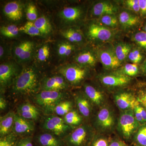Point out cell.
I'll use <instances>...</instances> for the list:
<instances>
[{
	"label": "cell",
	"mask_w": 146,
	"mask_h": 146,
	"mask_svg": "<svg viewBox=\"0 0 146 146\" xmlns=\"http://www.w3.org/2000/svg\"><path fill=\"white\" fill-rule=\"evenodd\" d=\"M138 107L139 111L141 112L144 122L146 123V109L140 103L138 104Z\"/></svg>",
	"instance_id": "obj_49"
},
{
	"label": "cell",
	"mask_w": 146,
	"mask_h": 146,
	"mask_svg": "<svg viewBox=\"0 0 146 146\" xmlns=\"http://www.w3.org/2000/svg\"><path fill=\"white\" fill-rule=\"evenodd\" d=\"M65 122L68 125L72 127L81 124L82 117L75 110H71L63 118Z\"/></svg>",
	"instance_id": "obj_36"
},
{
	"label": "cell",
	"mask_w": 146,
	"mask_h": 146,
	"mask_svg": "<svg viewBox=\"0 0 146 146\" xmlns=\"http://www.w3.org/2000/svg\"><path fill=\"white\" fill-rule=\"evenodd\" d=\"M91 146H109V144L106 138H98L92 140Z\"/></svg>",
	"instance_id": "obj_45"
},
{
	"label": "cell",
	"mask_w": 146,
	"mask_h": 146,
	"mask_svg": "<svg viewBox=\"0 0 146 146\" xmlns=\"http://www.w3.org/2000/svg\"><path fill=\"white\" fill-rule=\"evenodd\" d=\"M131 41L146 54V33L142 30L132 33L131 36Z\"/></svg>",
	"instance_id": "obj_33"
},
{
	"label": "cell",
	"mask_w": 146,
	"mask_h": 146,
	"mask_svg": "<svg viewBox=\"0 0 146 146\" xmlns=\"http://www.w3.org/2000/svg\"><path fill=\"white\" fill-rule=\"evenodd\" d=\"M3 12L9 20L14 21L21 20L23 16V6L18 1H11L5 5Z\"/></svg>",
	"instance_id": "obj_23"
},
{
	"label": "cell",
	"mask_w": 146,
	"mask_h": 146,
	"mask_svg": "<svg viewBox=\"0 0 146 146\" xmlns=\"http://www.w3.org/2000/svg\"><path fill=\"white\" fill-rule=\"evenodd\" d=\"M136 146H138V145H136Z\"/></svg>",
	"instance_id": "obj_54"
},
{
	"label": "cell",
	"mask_w": 146,
	"mask_h": 146,
	"mask_svg": "<svg viewBox=\"0 0 146 146\" xmlns=\"http://www.w3.org/2000/svg\"><path fill=\"white\" fill-rule=\"evenodd\" d=\"M136 98L139 103L146 109V82L140 84Z\"/></svg>",
	"instance_id": "obj_43"
},
{
	"label": "cell",
	"mask_w": 146,
	"mask_h": 146,
	"mask_svg": "<svg viewBox=\"0 0 146 146\" xmlns=\"http://www.w3.org/2000/svg\"><path fill=\"white\" fill-rule=\"evenodd\" d=\"M88 11L82 5L65 7L60 11L58 16L62 23L68 27H79L87 17Z\"/></svg>",
	"instance_id": "obj_7"
},
{
	"label": "cell",
	"mask_w": 146,
	"mask_h": 146,
	"mask_svg": "<svg viewBox=\"0 0 146 146\" xmlns=\"http://www.w3.org/2000/svg\"><path fill=\"white\" fill-rule=\"evenodd\" d=\"M33 100L47 115H52L55 107L65 100V91H40L35 95Z\"/></svg>",
	"instance_id": "obj_4"
},
{
	"label": "cell",
	"mask_w": 146,
	"mask_h": 146,
	"mask_svg": "<svg viewBox=\"0 0 146 146\" xmlns=\"http://www.w3.org/2000/svg\"><path fill=\"white\" fill-rule=\"evenodd\" d=\"M115 117L109 108L103 107L99 111L96 118V123L102 130H109L115 125Z\"/></svg>",
	"instance_id": "obj_20"
},
{
	"label": "cell",
	"mask_w": 146,
	"mask_h": 146,
	"mask_svg": "<svg viewBox=\"0 0 146 146\" xmlns=\"http://www.w3.org/2000/svg\"><path fill=\"white\" fill-rule=\"evenodd\" d=\"M19 31L31 36H42V34L35 26L33 22L28 21L23 26L19 28Z\"/></svg>",
	"instance_id": "obj_38"
},
{
	"label": "cell",
	"mask_w": 146,
	"mask_h": 146,
	"mask_svg": "<svg viewBox=\"0 0 146 146\" xmlns=\"http://www.w3.org/2000/svg\"><path fill=\"white\" fill-rule=\"evenodd\" d=\"M96 20L108 28L119 30V22L117 15L108 14L102 16Z\"/></svg>",
	"instance_id": "obj_32"
},
{
	"label": "cell",
	"mask_w": 146,
	"mask_h": 146,
	"mask_svg": "<svg viewBox=\"0 0 146 146\" xmlns=\"http://www.w3.org/2000/svg\"><path fill=\"white\" fill-rule=\"evenodd\" d=\"M16 113L10 111L0 118V136L1 138L11 133L14 124Z\"/></svg>",
	"instance_id": "obj_28"
},
{
	"label": "cell",
	"mask_w": 146,
	"mask_h": 146,
	"mask_svg": "<svg viewBox=\"0 0 146 146\" xmlns=\"http://www.w3.org/2000/svg\"><path fill=\"white\" fill-rule=\"evenodd\" d=\"M72 58V63L90 69H93L99 62L96 47L91 45L79 48Z\"/></svg>",
	"instance_id": "obj_9"
},
{
	"label": "cell",
	"mask_w": 146,
	"mask_h": 146,
	"mask_svg": "<svg viewBox=\"0 0 146 146\" xmlns=\"http://www.w3.org/2000/svg\"><path fill=\"white\" fill-rule=\"evenodd\" d=\"M35 127L34 121L24 119L16 113L12 132L18 137L30 136Z\"/></svg>",
	"instance_id": "obj_19"
},
{
	"label": "cell",
	"mask_w": 146,
	"mask_h": 146,
	"mask_svg": "<svg viewBox=\"0 0 146 146\" xmlns=\"http://www.w3.org/2000/svg\"><path fill=\"white\" fill-rule=\"evenodd\" d=\"M34 23L42 35L49 34L52 31L51 25L46 16L39 17L35 21Z\"/></svg>",
	"instance_id": "obj_34"
},
{
	"label": "cell",
	"mask_w": 146,
	"mask_h": 146,
	"mask_svg": "<svg viewBox=\"0 0 146 146\" xmlns=\"http://www.w3.org/2000/svg\"><path fill=\"white\" fill-rule=\"evenodd\" d=\"M26 14L29 21L34 23L38 18L37 9L35 5L33 4H29L27 7Z\"/></svg>",
	"instance_id": "obj_42"
},
{
	"label": "cell",
	"mask_w": 146,
	"mask_h": 146,
	"mask_svg": "<svg viewBox=\"0 0 146 146\" xmlns=\"http://www.w3.org/2000/svg\"><path fill=\"white\" fill-rule=\"evenodd\" d=\"M118 126L123 137L129 139L134 135L141 125L135 118L133 109H131L123 111L121 113Z\"/></svg>",
	"instance_id": "obj_10"
},
{
	"label": "cell",
	"mask_w": 146,
	"mask_h": 146,
	"mask_svg": "<svg viewBox=\"0 0 146 146\" xmlns=\"http://www.w3.org/2000/svg\"><path fill=\"white\" fill-rule=\"evenodd\" d=\"M115 71L131 78L141 75L140 65L134 63H125Z\"/></svg>",
	"instance_id": "obj_30"
},
{
	"label": "cell",
	"mask_w": 146,
	"mask_h": 146,
	"mask_svg": "<svg viewBox=\"0 0 146 146\" xmlns=\"http://www.w3.org/2000/svg\"><path fill=\"white\" fill-rule=\"evenodd\" d=\"M115 104L122 111L133 109L140 104L135 95L129 91H119L114 96Z\"/></svg>",
	"instance_id": "obj_18"
},
{
	"label": "cell",
	"mask_w": 146,
	"mask_h": 146,
	"mask_svg": "<svg viewBox=\"0 0 146 146\" xmlns=\"http://www.w3.org/2000/svg\"><path fill=\"white\" fill-rule=\"evenodd\" d=\"M141 75L146 78V58L143 63L140 65Z\"/></svg>",
	"instance_id": "obj_52"
},
{
	"label": "cell",
	"mask_w": 146,
	"mask_h": 146,
	"mask_svg": "<svg viewBox=\"0 0 146 146\" xmlns=\"http://www.w3.org/2000/svg\"><path fill=\"white\" fill-rule=\"evenodd\" d=\"M119 28L125 32H131L140 30L144 21L140 16L130 11L124 9L118 13Z\"/></svg>",
	"instance_id": "obj_14"
},
{
	"label": "cell",
	"mask_w": 146,
	"mask_h": 146,
	"mask_svg": "<svg viewBox=\"0 0 146 146\" xmlns=\"http://www.w3.org/2000/svg\"><path fill=\"white\" fill-rule=\"evenodd\" d=\"M16 146H33L32 137L27 136L18 138Z\"/></svg>",
	"instance_id": "obj_44"
},
{
	"label": "cell",
	"mask_w": 146,
	"mask_h": 146,
	"mask_svg": "<svg viewBox=\"0 0 146 146\" xmlns=\"http://www.w3.org/2000/svg\"><path fill=\"white\" fill-rule=\"evenodd\" d=\"M18 137L15 133H11L1 138L0 146H16Z\"/></svg>",
	"instance_id": "obj_41"
},
{
	"label": "cell",
	"mask_w": 146,
	"mask_h": 146,
	"mask_svg": "<svg viewBox=\"0 0 146 146\" xmlns=\"http://www.w3.org/2000/svg\"><path fill=\"white\" fill-rule=\"evenodd\" d=\"M70 86L64 77L58 73L42 78L40 91H65Z\"/></svg>",
	"instance_id": "obj_16"
},
{
	"label": "cell",
	"mask_w": 146,
	"mask_h": 146,
	"mask_svg": "<svg viewBox=\"0 0 146 146\" xmlns=\"http://www.w3.org/2000/svg\"><path fill=\"white\" fill-rule=\"evenodd\" d=\"M40 110L29 102H25L18 106L17 114L19 116L31 121H36L40 116Z\"/></svg>",
	"instance_id": "obj_21"
},
{
	"label": "cell",
	"mask_w": 146,
	"mask_h": 146,
	"mask_svg": "<svg viewBox=\"0 0 146 146\" xmlns=\"http://www.w3.org/2000/svg\"><path fill=\"white\" fill-rule=\"evenodd\" d=\"M138 105H137L136 106L134 107V108H133V112H134V115H135L136 119L138 121V122L140 124V125H143L145 123L144 122V120L143 119V117H142L141 112H140L139 109H138Z\"/></svg>",
	"instance_id": "obj_47"
},
{
	"label": "cell",
	"mask_w": 146,
	"mask_h": 146,
	"mask_svg": "<svg viewBox=\"0 0 146 146\" xmlns=\"http://www.w3.org/2000/svg\"><path fill=\"white\" fill-rule=\"evenodd\" d=\"M7 107V102L4 98L1 96L0 98V109L1 110H5Z\"/></svg>",
	"instance_id": "obj_51"
},
{
	"label": "cell",
	"mask_w": 146,
	"mask_h": 146,
	"mask_svg": "<svg viewBox=\"0 0 146 146\" xmlns=\"http://www.w3.org/2000/svg\"><path fill=\"white\" fill-rule=\"evenodd\" d=\"M42 127L47 132L63 139L72 131L73 127L65 122L63 118L55 115H47L43 119Z\"/></svg>",
	"instance_id": "obj_6"
},
{
	"label": "cell",
	"mask_w": 146,
	"mask_h": 146,
	"mask_svg": "<svg viewBox=\"0 0 146 146\" xmlns=\"http://www.w3.org/2000/svg\"><path fill=\"white\" fill-rule=\"evenodd\" d=\"M119 30L108 28L96 20H89L83 31L89 44L94 47L112 43L117 37Z\"/></svg>",
	"instance_id": "obj_2"
},
{
	"label": "cell",
	"mask_w": 146,
	"mask_h": 146,
	"mask_svg": "<svg viewBox=\"0 0 146 146\" xmlns=\"http://www.w3.org/2000/svg\"><path fill=\"white\" fill-rule=\"evenodd\" d=\"M75 102L79 112L84 117H88L91 113V102L86 95L83 94H76L74 96Z\"/></svg>",
	"instance_id": "obj_27"
},
{
	"label": "cell",
	"mask_w": 146,
	"mask_h": 146,
	"mask_svg": "<svg viewBox=\"0 0 146 146\" xmlns=\"http://www.w3.org/2000/svg\"><path fill=\"white\" fill-rule=\"evenodd\" d=\"M95 47L99 62L106 70L112 72L117 70L122 65L116 56L112 43Z\"/></svg>",
	"instance_id": "obj_8"
},
{
	"label": "cell",
	"mask_w": 146,
	"mask_h": 146,
	"mask_svg": "<svg viewBox=\"0 0 146 146\" xmlns=\"http://www.w3.org/2000/svg\"><path fill=\"white\" fill-rule=\"evenodd\" d=\"M19 28L15 25L4 26L0 29L1 34L7 38H13L19 34Z\"/></svg>",
	"instance_id": "obj_39"
},
{
	"label": "cell",
	"mask_w": 146,
	"mask_h": 146,
	"mask_svg": "<svg viewBox=\"0 0 146 146\" xmlns=\"http://www.w3.org/2000/svg\"><path fill=\"white\" fill-rule=\"evenodd\" d=\"M116 56L122 64H124L127 60L128 56L134 44L128 42H119L113 44Z\"/></svg>",
	"instance_id": "obj_29"
},
{
	"label": "cell",
	"mask_w": 146,
	"mask_h": 146,
	"mask_svg": "<svg viewBox=\"0 0 146 146\" xmlns=\"http://www.w3.org/2000/svg\"><path fill=\"white\" fill-rule=\"evenodd\" d=\"M141 30L146 33V20L144 21L143 26L141 28Z\"/></svg>",
	"instance_id": "obj_53"
},
{
	"label": "cell",
	"mask_w": 146,
	"mask_h": 146,
	"mask_svg": "<svg viewBox=\"0 0 146 146\" xmlns=\"http://www.w3.org/2000/svg\"><path fill=\"white\" fill-rule=\"evenodd\" d=\"M109 146H127L123 141L119 140H115L112 141L109 144Z\"/></svg>",
	"instance_id": "obj_50"
},
{
	"label": "cell",
	"mask_w": 146,
	"mask_h": 146,
	"mask_svg": "<svg viewBox=\"0 0 146 146\" xmlns=\"http://www.w3.org/2000/svg\"><path fill=\"white\" fill-rule=\"evenodd\" d=\"M139 16L143 21L146 20V0H139Z\"/></svg>",
	"instance_id": "obj_46"
},
{
	"label": "cell",
	"mask_w": 146,
	"mask_h": 146,
	"mask_svg": "<svg viewBox=\"0 0 146 146\" xmlns=\"http://www.w3.org/2000/svg\"><path fill=\"white\" fill-rule=\"evenodd\" d=\"M60 34L67 41L80 47L88 44L83 31L78 27H68L60 31Z\"/></svg>",
	"instance_id": "obj_17"
},
{
	"label": "cell",
	"mask_w": 146,
	"mask_h": 146,
	"mask_svg": "<svg viewBox=\"0 0 146 146\" xmlns=\"http://www.w3.org/2000/svg\"><path fill=\"white\" fill-rule=\"evenodd\" d=\"M16 61H6L0 65V85L1 91L11 86L21 74L23 68Z\"/></svg>",
	"instance_id": "obj_11"
},
{
	"label": "cell",
	"mask_w": 146,
	"mask_h": 146,
	"mask_svg": "<svg viewBox=\"0 0 146 146\" xmlns=\"http://www.w3.org/2000/svg\"><path fill=\"white\" fill-rule=\"evenodd\" d=\"M36 47L31 40H24L15 44L12 49L13 57L19 65L28 63L34 58Z\"/></svg>",
	"instance_id": "obj_12"
},
{
	"label": "cell",
	"mask_w": 146,
	"mask_h": 146,
	"mask_svg": "<svg viewBox=\"0 0 146 146\" xmlns=\"http://www.w3.org/2000/svg\"><path fill=\"white\" fill-rule=\"evenodd\" d=\"M91 69L72 62L60 65L58 72L64 77L70 86H79L89 76Z\"/></svg>",
	"instance_id": "obj_3"
},
{
	"label": "cell",
	"mask_w": 146,
	"mask_h": 146,
	"mask_svg": "<svg viewBox=\"0 0 146 146\" xmlns=\"http://www.w3.org/2000/svg\"><path fill=\"white\" fill-rule=\"evenodd\" d=\"M36 139L39 146H65L63 139L48 132L39 134Z\"/></svg>",
	"instance_id": "obj_24"
},
{
	"label": "cell",
	"mask_w": 146,
	"mask_h": 146,
	"mask_svg": "<svg viewBox=\"0 0 146 146\" xmlns=\"http://www.w3.org/2000/svg\"><path fill=\"white\" fill-rule=\"evenodd\" d=\"M121 7L116 2L100 1L93 4L87 12L88 20H96L108 14L117 15Z\"/></svg>",
	"instance_id": "obj_13"
},
{
	"label": "cell",
	"mask_w": 146,
	"mask_h": 146,
	"mask_svg": "<svg viewBox=\"0 0 146 146\" xmlns=\"http://www.w3.org/2000/svg\"><path fill=\"white\" fill-rule=\"evenodd\" d=\"M7 52H8V50L6 46L5 45H4L3 44L1 43V46H0V58L1 60H3L7 56L8 54Z\"/></svg>",
	"instance_id": "obj_48"
},
{
	"label": "cell",
	"mask_w": 146,
	"mask_h": 146,
	"mask_svg": "<svg viewBox=\"0 0 146 146\" xmlns=\"http://www.w3.org/2000/svg\"><path fill=\"white\" fill-rule=\"evenodd\" d=\"M51 49L48 43H44L36 47L34 56L36 67L47 65L50 60Z\"/></svg>",
	"instance_id": "obj_22"
},
{
	"label": "cell",
	"mask_w": 146,
	"mask_h": 146,
	"mask_svg": "<svg viewBox=\"0 0 146 146\" xmlns=\"http://www.w3.org/2000/svg\"><path fill=\"white\" fill-rule=\"evenodd\" d=\"M146 58V54L134 44L133 48L128 56L127 61H129L131 63L141 65L145 59Z\"/></svg>",
	"instance_id": "obj_31"
},
{
	"label": "cell",
	"mask_w": 146,
	"mask_h": 146,
	"mask_svg": "<svg viewBox=\"0 0 146 146\" xmlns=\"http://www.w3.org/2000/svg\"><path fill=\"white\" fill-rule=\"evenodd\" d=\"M136 145L146 146V123L140 126L134 135Z\"/></svg>",
	"instance_id": "obj_37"
},
{
	"label": "cell",
	"mask_w": 146,
	"mask_h": 146,
	"mask_svg": "<svg viewBox=\"0 0 146 146\" xmlns=\"http://www.w3.org/2000/svg\"><path fill=\"white\" fill-rule=\"evenodd\" d=\"M42 80L37 67H25L11 86V93L18 96H34L40 91Z\"/></svg>",
	"instance_id": "obj_1"
},
{
	"label": "cell",
	"mask_w": 146,
	"mask_h": 146,
	"mask_svg": "<svg viewBox=\"0 0 146 146\" xmlns=\"http://www.w3.org/2000/svg\"><path fill=\"white\" fill-rule=\"evenodd\" d=\"M84 93L91 103L96 105H100L104 101V96L103 92L91 84H84Z\"/></svg>",
	"instance_id": "obj_25"
},
{
	"label": "cell",
	"mask_w": 146,
	"mask_h": 146,
	"mask_svg": "<svg viewBox=\"0 0 146 146\" xmlns=\"http://www.w3.org/2000/svg\"><path fill=\"white\" fill-rule=\"evenodd\" d=\"M72 102L71 101L64 100L60 102L55 107L53 110L52 114H54L57 116L64 117L68 112L72 110Z\"/></svg>",
	"instance_id": "obj_35"
},
{
	"label": "cell",
	"mask_w": 146,
	"mask_h": 146,
	"mask_svg": "<svg viewBox=\"0 0 146 146\" xmlns=\"http://www.w3.org/2000/svg\"><path fill=\"white\" fill-rule=\"evenodd\" d=\"M101 83L108 88H119L127 86L130 83L132 78L127 76L112 71L108 74L99 76Z\"/></svg>",
	"instance_id": "obj_15"
},
{
	"label": "cell",
	"mask_w": 146,
	"mask_h": 146,
	"mask_svg": "<svg viewBox=\"0 0 146 146\" xmlns=\"http://www.w3.org/2000/svg\"><path fill=\"white\" fill-rule=\"evenodd\" d=\"M80 47L67 40L61 41L56 46V53L60 59H66L72 57Z\"/></svg>",
	"instance_id": "obj_26"
},
{
	"label": "cell",
	"mask_w": 146,
	"mask_h": 146,
	"mask_svg": "<svg viewBox=\"0 0 146 146\" xmlns=\"http://www.w3.org/2000/svg\"><path fill=\"white\" fill-rule=\"evenodd\" d=\"M122 4L124 9L132 11L139 16V0H125L122 1Z\"/></svg>",
	"instance_id": "obj_40"
},
{
	"label": "cell",
	"mask_w": 146,
	"mask_h": 146,
	"mask_svg": "<svg viewBox=\"0 0 146 146\" xmlns=\"http://www.w3.org/2000/svg\"><path fill=\"white\" fill-rule=\"evenodd\" d=\"M94 138V131L90 126L83 125L73 130L63 139L65 146H86Z\"/></svg>",
	"instance_id": "obj_5"
}]
</instances>
